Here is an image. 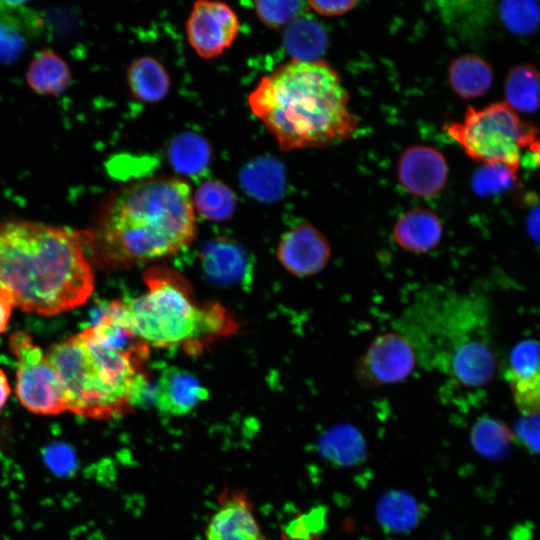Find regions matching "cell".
Segmentation results:
<instances>
[{"label": "cell", "instance_id": "23", "mask_svg": "<svg viewBox=\"0 0 540 540\" xmlns=\"http://www.w3.org/2000/svg\"><path fill=\"white\" fill-rule=\"evenodd\" d=\"M169 163L184 176H197L211 161L208 141L194 132H183L174 137L167 149Z\"/></svg>", "mask_w": 540, "mask_h": 540}, {"label": "cell", "instance_id": "26", "mask_svg": "<svg viewBox=\"0 0 540 540\" xmlns=\"http://www.w3.org/2000/svg\"><path fill=\"white\" fill-rule=\"evenodd\" d=\"M18 2H0V63L15 61L26 45V34L19 19L14 16Z\"/></svg>", "mask_w": 540, "mask_h": 540}, {"label": "cell", "instance_id": "20", "mask_svg": "<svg viewBox=\"0 0 540 540\" xmlns=\"http://www.w3.org/2000/svg\"><path fill=\"white\" fill-rule=\"evenodd\" d=\"M127 81L132 95L145 103L161 101L170 88L166 69L150 56L139 57L129 65Z\"/></svg>", "mask_w": 540, "mask_h": 540}, {"label": "cell", "instance_id": "18", "mask_svg": "<svg viewBox=\"0 0 540 540\" xmlns=\"http://www.w3.org/2000/svg\"><path fill=\"white\" fill-rule=\"evenodd\" d=\"M493 78L491 66L473 54L459 56L449 66V84L457 95L465 99L485 95L492 86Z\"/></svg>", "mask_w": 540, "mask_h": 540}, {"label": "cell", "instance_id": "22", "mask_svg": "<svg viewBox=\"0 0 540 540\" xmlns=\"http://www.w3.org/2000/svg\"><path fill=\"white\" fill-rule=\"evenodd\" d=\"M283 42L292 60L312 62L320 60L326 51L328 38L317 21L297 18L287 26Z\"/></svg>", "mask_w": 540, "mask_h": 540}, {"label": "cell", "instance_id": "12", "mask_svg": "<svg viewBox=\"0 0 540 540\" xmlns=\"http://www.w3.org/2000/svg\"><path fill=\"white\" fill-rule=\"evenodd\" d=\"M398 179L402 187L418 197H433L446 185L448 166L437 149L414 145L405 149L398 160Z\"/></svg>", "mask_w": 540, "mask_h": 540}, {"label": "cell", "instance_id": "3", "mask_svg": "<svg viewBox=\"0 0 540 540\" xmlns=\"http://www.w3.org/2000/svg\"><path fill=\"white\" fill-rule=\"evenodd\" d=\"M91 233L90 248L113 268L176 254L196 234L190 186L168 176L130 183L107 200Z\"/></svg>", "mask_w": 540, "mask_h": 540}, {"label": "cell", "instance_id": "13", "mask_svg": "<svg viewBox=\"0 0 540 540\" xmlns=\"http://www.w3.org/2000/svg\"><path fill=\"white\" fill-rule=\"evenodd\" d=\"M516 407L523 416H540V342L524 340L512 350L506 370Z\"/></svg>", "mask_w": 540, "mask_h": 540}, {"label": "cell", "instance_id": "9", "mask_svg": "<svg viewBox=\"0 0 540 540\" xmlns=\"http://www.w3.org/2000/svg\"><path fill=\"white\" fill-rule=\"evenodd\" d=\"M418 359L414 344L402 331L384 332L356 360L354 376L366 388L398 384L413 373Z\"/></svg>", "mask_w": 540, "mask_h": 540}, {"label": "cell", "instance_id": "33", "mask_svg": "<svg viewBox=\"0 0 540 540\" xmlns=\"http://www.w3.org/2000/svg\"><path fill=\"white\" fill-rule=\"evenodd\" d=\"M14 305L4 293L0 292V335L7 329Z\"/></svg>", "mask_w": 540, "mask_h": 540}, {"label": "cell", "instance_id": "19", "mask_svg": "<svg viewBox=\"0 0 540 540\" xmlns=\"http://www.w3.org/2000/svg\"><path fill=\"white\" fill-rule=\"evenodd\" d=\"M26 81L35 93L55 96L68 87L71 71L61 56L52 50L43 49L30 62Z\"/></svg>", "mask_w": 540, "mask_h": 540}, {"label": "cell", "instance_id": "21", "mask_svg": "<svg viewBox=\"0 0 540 540\" xmlns=\"http://www.w3.org/2000/svg\"><path fill=\"white\" fill-rule=\"evenodd\" d=\"M285 169L273 158H262L248 164L241 172L245 191L261 201L279 199L286 183Z\"/></svg>", "mask_w": 540, "mask_h": 540}, {"label": "cell", "instance_id": "10", "mask_svg": "<svg viewBox=\"0 0 540 540\" xmlns=\"http://www.w3.org/2000/svg\"><path fill=\"white\" fill-rule=\"evenodd\" d=\"M186 28L188 41L196 53L211 59L231 46L239 32V20L233 9L225 3L197 1Z\"/></svg>", "mask_w": 540, "mask_h": 540}, {"label": "cell", "instance_id": "34", "mask_svg": "<svg viewBox=\"0 0 540 540\" xmlns=\"http://www.w3.org/2000/svg\"><path fill=\"white\" fill-rule=\"evenodd\" d=\"M11 393V388L5 372L0 368V410L5 406Z\"/></svg>", "mask_w": 540, "mask_h": 540}, {"label": "cell", "instance_id": "2", "mask_svg": "<svg viewBox=\"0 0 540 540\" xmlns=\"http://www.w3.org/2000/svg\"><path fill=\"white\" fill-rule=\"evenodd\" d=\"M64 392L65 411L105 421L129 413L147 386L149 346L108 308L82 331L45 351Z\"/></svg>", "mask_w": 540, "mask_h": 540}, {"label": "cell", "instance_id": "27", "mask_svg": "<svg viewBox=\"0 0 540 540\" xmlns=\"http://www.w3.org/2000/svg\"><path fill=\"white\" fill-rule=\"evenodd\" d=\"M500 17L508 30L526 35L540 25V6L535 1H505L500 4Z\"/></svg>", "mask_w": 540, "mask_h": 540}, {"label": "cell", "instance_id": "5", "mask_svg": "<svg viewBox=\"0 0 540 540\" xmlns=\"http://www.w3.org/2000/svg\"><path fill=\"white\" fill-rule=\"evenodd\" d=\"M145 293L108 307L132 335L153 347L180 346L200 353L215 340L236 333L238 325L219 303L200 304L185 278L165 266L144 273Z\"/></svg>", "mask_w": 540, "mask_h": 540}, {"label": "cell", "instance_id": "31", "mask_svg": "<svg viewBox=\"0 0 540 540\" xmlns=\"http://www.w3.org/2000/svg\"><path fill=\"white\" fill-rule=\"evenodd\" d=\"M517 435L528 447L540 450V416H523L517 425Z\"/></svg>", "mask_w": 540, "mask_h": 540}, {"label": "cell", "instance_id": "1", "mask_svg": "<svg viewBox=\"0 0 540 540\" xmlns=\"http://www.w3.org/2000/svg\"><path fill=\"white\" fill-rule=\"evenodd\" d=\"M91 231L28 220L0 223V292L27 313L54 316L87 302Z\"/></svg>", "mask_w": 540, "mask_h": 540}, {"label": "cell", "instance_id": "28", "mask_svg": "<svg viewBox=\"0 0 540 540\" xmlns=\"http://www.w3.org/2000/svg\"><path fill=\"white\" fill-rule=\"evenodd\" d=\"M303 5L300 1H256L255 11L266 26L279 28L296 19Z\"/></svg>", "mask_w": 540, "mask_h": 540}, {"label": "cell", "instance_id": "25", "mask_svg": "<svg viewBox=\"0 0 540 540\" xmlns=\"http://www.w3.org/2000/svg\"><path fill=\"white\" fill-rule=\"evenodd\" d=\"M193 204L202 217L224 221L230 218L236 209V196L226 184L209 180L196 189Z\"/></svg>", "mask_w": 540, "mask_h": 540}, {"label": "cell", "instance_id": "15", "mask_svg": "<svg viewBox=\"0 0 540 540\" xmlns=\"http://www.w3.org/2000/svg\"><path fill=\"white\" fill-rule=\"evenodd\" d=\"M208 397V391L190 372L176 366L162 370L155 389L156 407L172 416L184 415L200 401Z\"/></svg>", "mask_w": 540, "mask_h": 540}, {"label": "cell", "instance_id": "8", "mask_svg": "<svg viewBox=\"0 0 540 540\" xmlns=\"http://www.w3.org/2000/svg\"><path fill=\"white\" fill-rule=\"evenodd\" d=\"M8 348L16 358L15 393L30 413L54 416L65 413L64 392L46 352L25 331L12 333Z\"/></svg>", "mask_w": 540, "mask_h": 540}, {"label": "cell", "instance_id": "17", "mask_svg": "<svg viewBox=\"0 0 540 540\" xmlns=\"http://www.w3.org/2000/svg\"><path fill=\"white\" fill-rule=\"evenodd\" d=\"M201 263L207 277L222 285L247 280L251 272L244 249L224 238H217L204 246Z\"/></svg>", "mask_w": 540, "mask_h": 540}, {"label": "cell", "instance_id": "32", "mask_svg": "<svg viewBox=\"0 0 540 540\" xmlns=\"http://www.w3.org/2000/svg\"><path fill=\"white\" fill-rule=\"evenodd\" d=\"M307 4L317 13L323 16L343 15L354 8L357 1H309Z\"/></svg>", "mask_w": 540, "mask_h": 540}, {"label": "cell", "instance_id": "14", "mask_svg": "<svg viewBox=\"0 0 540 540\" xmlns=\"http://www.w3.org/2000/svg\"><path fill=\"white\" fill-rule=\"evenodd\" d=\"M208 540H267L251 502L240 491H225L207 526Z\"/></svg>", "mask_w": 540, "mask_h": 540}, {"label": "cell", "instance_id": "30", "mask_svg": "<svg viewBox=\"0 0 540 540\" xmlns=\"http://www.w3.org/2000/svg\"><path fill=\"white\" fill-rule=\"evenodd\" d=\"M476 175L474 184L480 192H497L507 188L516 178V173L503 165H485Z\"/></svg>", "mask_w": 540, "mask_h": 540}, {"label": "cell", "instance_id": "35", "mask_svg": "<svg viewBox=\"0 0 540 540\" xmlns=\"http://www.w3.org/2000/svg\"><path fill=\"white\" fill-rule=\"evenodd\" d=\"M529 149L530 151L533 153L534 155V160L537 164V166L539 167L540 169V140H535L530 146H529Z\"/></svg>", "mask_w": 540, "mask_h": 540}, {"label": "cell", "instance_id": "24", "mask_svg": "<svg viewBox=\"0 0 540 540\" xmlns=\"http://www.w3.org/2000/svg\"><path fill=\"white\" fill-rule=\"evenodd\" d=\"M505 102L516 112L533 113L540 109V71L530 64L516 65L504 84Z\"/></svg>", "mask_w": 540, "mask_h": 540}, {"label": "cell", "instance_id": "6", "mask_svg": "<svg viewBox=\"0 0 540 540\" xmlns=\"http://www.w3.org/2000/svg\"><path fill=\"white\" fill-rule=\"evenodd\" d=\"M417 333L424 348L454 386L465 390L485 387L493 378L496 357L489 333L486 304L470 295H447L417 305Z\"/></svg>", "mask_w": 540, "mask_h": 540}, {"label": "cell", "instance_id": "29", "mask_svg": "<svg viewBox=\"0 0 540 540\" xmlns=\"http://www.w3.org/2000/svg\"><path fill=\"white\" fill-rule=\"evenodd\" d=\"M472 439L476 447L487 454L501 451L508 440V431L504 425L490 418L481 419L473 428Z\"/></svg>", "mask_w": 540, "mask_h": 540}, {"label": "cell", "instance_id": "16", "mask_svg": "<svg viewBox=\"0 0 540 540\" xmlns=\"http://www.w3.org/2000/svg\"><path fill=\"white\" fill-rule=\"evenodd\" d=\"M397 246L413 254H425L442 240L444 229L439 216L427 208H413L398 217L393 227Z\"/></svg>", "mask_w": 540, "mask_h": 540}, {"label": "cell", "instance_id": "7", "mask_svg": "<svg viewBox=\"0 0 540 540\" xmlns=\"http://www.w3.org/2000/svg\"><path fill=\"white\" fill-rule=\"evenodd\" d=\"M444 129L472 159L506 166L516 174L521 150L529 147L538 133L505 101L481 109L468 107L462 122L450 123Z\"/></svg>", "mask_w": 540, "mask_h": 540}, {"label": "cell", "instance_id": "4", "mask_svg": "<svg viewBox=\"0 0 540 540\" xmlns=\"http://www.w3.org/2000/svg\"><path fill=\"white\" fill-rule=\"evenodd\" d=\"M349 94L325 61L291 60L264 76L248 97L252 112L284 151L350 139L358 119Z\"/></svg>", "mask_w": 540, "mask_h": 540}, {"label": "cell", "instance_id": "11", "mask_svg": "<svg viewBox=\"0 0 540 540\" xmlns=\"http://www.w3.org/2000/svg\"><path fill=\"white\" fill-rule=\"evenodd\" d=\"M332 256L331 245L326 236L315 226L301 223L281 237L277 257L290 274L306 278L319 274Z\"/></svg>", "mask_w": 540, "mask_h": 540}]
</instances>
